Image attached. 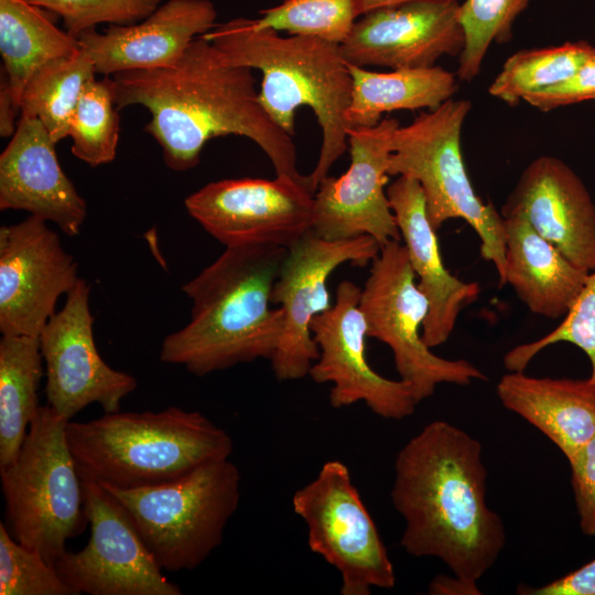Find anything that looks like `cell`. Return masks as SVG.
Here are the masks:
<instances>
[{
	"mask_svg": "<svg viewBox=\"0 0 595 595\" xmlns=\"http://www.w3.org/2000/svg\"><path fill=\"white\" fill-rule=\"evenodd\" d=\"M119 133L120 117L112 78L90 80L69 121L73 155L93 167L110 163L116 158Z\"/></svg>",
	"mask_w": 595,
	"mask_h": 595,
	"instance_id": "f546056e",
	"label": "cell"
},
{
	"mask_svg": "<svg viewBox=\"0 0 595 595\" xmlns=\"http://www.w3.org/2000/svg\"><path fill=\"white\" fill-rule=\"evenodd\" d=\"M387 195L418 286L429 302L422 338L434 348L450 338L461 311L478 298L480 288L477 282L458 279L444 267L423 191L414 178L399 175L387 187Z\"/></svg>",
	"mask_w": 595,
	"mask_h": 595,
	"instance_id": "7402d4cb",
	"label": "cell"
},
{
	"mask_svg": "<svg viewBox=\"0 0 595 595\" xmlns=\"http://www.w3.org/2000/svg\"><path fill=\"white\" fill-rule=\"evenodd\" d=\"M1 595H76L55 565L22 545L0 521Z\"/></svg>",
	"mask_w": 595,
	"mask_h": 595,
	"instance_id": "d6a6232c",
	"label": "cell"
},
{
	"mask_svg": "<svg viewBox=\"0 0 595 595\" xmlns=\"http://www.w3.org/2000/svg\"><path fill=\"white\" fill-rule=\"evenodd\" d=\"M472 104L448 99L398 127L392 139L389 175H405L421 186L429 220L437 231L445 221L465 220L480 239V255L506 284V231L494 204L476 194L463 161L461 136Z\"/></svg>",
	"mask_w": 595,
	"mask_h": 595,
	"instance_id": "52a82bcc",
	"label": "cell"
},
{
	"mask_svg": "<svg viewBox=\"0 0 595 595\" xmlns=\"http://www.w3.org/2000/svg\"><path fill=\"white\" fill-rule=\"evenodd\" d=\"M530 0H465L459 7V21L465 45L458 56L457 78L470 82L482 67L493 43L511 39L512 25Z\"/></svg>",
	"mask_w": 595,
	"mask_h": 595,
	"instance_id": "4dcf8cb0",
	"label": "cell"
},
{
	"mask_svg": "<svg viewBox=\"0 0 595 595\" xmlns=\"http://www.w3.org/2000/svg\"><path fill=\"white\" fill-rule=\"evenodd\" d=\"M496 391L506 409L543 433L566 459L595 435V385L589 379L537 378L509 371Z\"/></svg>",
	"mask_w": 595,
	"mask_h": 595,
	"instance_id": "603a6c76",
	"label": "cell"
},
{
	"mask_svg": "<svg viewBox=\"0 0 595 595\" xmlns=\"http://www.w3.org/2000/svg\"><path fill=\"white\" fill-rule=\"evenodd\" d=\"M184 204L226 248H289L313 225L314 193L306 183L282 175L210 182L188 195Z\"/></svg>",
	"mask_w": 595,
	"mask_h": 595,
	"instance_id": "4fadbf2b",
	"label": "cell"
},
{
	"mask_svg": "<svg viewBox=\"0 0 595 595\" xmlns=\"http://www.w3.org/2000/svg\"><path fill=\"white\" fill-rule=\"evenodd\" d=\"M67 422L50 405H41L18 456L0 467L7 529L52 564L88 523Z\"/></svg>",
	"mask_w": 595,
	"mask_h": 595,
	"instance_id": "8992f818",
	"label": "cell"
},
{
	"mask_svg": "<svg viewBox=\"0 0 595 595\" xmlns=\"http://www.w3.org/2000/svg\"><path fill=\"white\" fill-rule=\"evenodd\" d=\"M459 7L457 0H416L372 10L339 45L343 58L359 67L401 69L459 56L465 45Z\"/></svg>",
	"mask_w": 595,
	"mask_h": 595,
	"instance_id": "ac0fdd59",
	"label": "cell"
},
{
	"mask_svg": "<svg viewBox=\"0 0 595 595\" xmlns=\"http://www.w3.org/2000/svg\"><path fill=\"white\" fill-rule=\"evenodd\" d=\"M203 36L232 63L261 72L259 101L291 137L295 133L296 110L301 106L312 109L322 131L316 165L306 175L315 193L347 150L351 76L339 44L314 36H281L247 18L216 24Z\"/></svg>",
	"mask_w": 595,
	"mask_h": 595,
	"instance_id": "277c9868",
	"label": "cell"
},
{
	"mask_svg": "<svg viewBox=\"0 0 595 595\" xmlns=\"http://www.w3.org/2000/svg\"><path fill=\"white\" fill-rule=\"evenodd\" d=\"M66 437L82 479L133 489L177 479L228 459L230 435L198 411L113 412L68 421Z\"/></svg>",
	"mask_w": 595,
	"mask_h": 595,
	"instance_id": "5b68a950",
	"label": "cell"
},
{
	"mask_svg": "<svg viewBox=\"0 0 595 595\" xmlns=\"http://www.w3.org/2000/svg\"><path fill=\"white\" fill-rule=\"evenodd\" d=\"M416 1V0H355V8L358 18L363 14H366L372 10L396 6L404 2Z\"/></svg>",
	"mask_w": 595,
	"mask_h": 595,
	"instance_id": "60d3db41",
	"label": "cell"
},
{
	"mask_svg": "<svg viewBox=\"0 0 595 595\" xmlns=\"http://www.w3.org/2000/svg\"><path fill=\"white\" fill-rule=\"evenodd\" d=\"M292 506L306 524L311 551L339 572L342 595H369L374 587L396 585L388 551L342 461L325 462L294 493Z\"/></svg>",
	"mask_w": 595,
	"mask_h": 595,
	"instance_id": "30bf717a",
	"label": "cell"
},
{
	"mask_svg": "<svg viewBox=\"0 0 595 595\" xmlns=\"http://www.w3.org/2000/svg\"><path fill=\"white\" fill-rule=\"evenodd\" d=\"M561 342L571 343L587 355L592 368L588 379L595 385V271L589 273L563 322L545 336L510 349L504 357V366L509 371H524L541 350Z\"/></svg>",
	"mask_w": 595,
	"mask_h": 595,
	"instance_id": "836d02e7",
	"label": "cell"
},
{
	"mask_svg": "<svg viewBox=\"0 0 595 595\" xmlns=\"http://www.w3.org/2000/svg\"><path fill=\"white\" fill-rule=\"evenodd\" d=\"M399 121L385 118L374 127L348 131L350 164L338 176L327 175L314 193L312 231L325 240L370 236L380 245L401 241L386 185L392 139Z\"/></svg>",
	"mask_w": 595,
	"mask_h": 595,
	"instance_id": "2e32d148",
	"label": "cell"
},
{
	"mask_svg": "<svg viewBox=\"0 0 595 595\" xmlns=\"http://www.w3.org/2000/svg\"><path fill=\"white\" fill-rule=\"evenodd\" d=\"M347 65L351 76L346 113L349 129L374 127L386 112L434 109L451 99L457 89L454 74L435 65L385 73Z\"/></svg>",
	"mask_w": 595,
	"mask_h": 595,
	"instance_id": "d4e9b609",
	"label": "cell"
},
{
	"mask_svg": "<svg viewBox=\"0 0 595 595\" xmlns=\"http://www.w3.org/2000/svg\"><path fill=\"white\" fill-rule=\"evenodd\" d=\"M580 528L595 537V435L567 458Z\"/></svg>",
	"mask_w": 595,
	"mask_h": 595,
	"instance_id": "d590c367",
	"label": "cell"
},
{
	"mask_svg": "<svg viewBox=\"0 0 595 595\" xmlns=\"http://www.w3.org/2000/svg\"><path fill=\"white\" fill-rule=\"evenodd\" d=\"M415 280L404 245L389 240L371 262L359 306L368 337L391 349L399 379L410 386L420 403L441 383L467 386L474 380H487V377L465 359L435 355L424 343L422 327L429 302Z\"/></svg>",
	"mask_w": 595,
	"mask_h": 595,
	"instance_id": "9c48e42d",
	"label": "cell"
},
{
	"mask_svg": "<svg viewBox=\"0 0 595 595\" xmlns=\"http://www.w3.org/2000/svg\"><path fill=\"white\" fill-rule=\"evenodd\" d=\"M209 0H167L147 19L128 25L110 24L104 32H83L77 39L96 73L112 76L176 65L192 41L216 26Z\"/></svg>",
	"mask_w": 595,
	"mask_h": 595,
	"instance_id": "44dd1931",
	"label": "cell"
},
{
	"mask_svg": "<svg viewBox=\"0 0 595 595\" xmlns=\"http://www.w3.org/2000/svg\"><path fill=\"white\" fill-rule=\"evenodd\" d=\"M116 107L141 105L151 113L144 131L162 149L165 164L195 167L207 141L229 134L255 142L275 175L307 184L298 169L296 147L261 106L251 68L232 63L203 35L172 67L111 76Z\"/></svg>",
	"mask_w": 595,
	"mask_h": 595,
	"instance_id": "6da1fadb",
	"label": "cell"
},
{
	"mask_svg": "<svg viewBox=\"0 0 595 595\" xmlns=\"http://www.w3.org/2000/svg\"><path fill=\"white\" fill-rule=\"evenodd\" d=\"M21 112L14 100L9 77L1 66L0 73V136L2 138L12 137L15 132V119Z\"/></svg>",
	"mask_w": 595,
	"mask_h": 595,
	"instance_id": "f35d334b",
	"label": "cell"
},
{
	"mask_svg": "<svg viewBox=\"0 0 595 595\" xmlns=\"http://www.w3.org/2000/svg\"><path fill=\"white\" fill-rule=\"evenodd\" d=\"M429 593L434 595H479L477 583L464 581L453 574L436 575L429 585Z\"/></svg>",
	"mask_w": 595,
	"mask_h": 595,
	"instance_id": "ab89813d",
	"label": "cell"
},
{
	"mask_svg": "<svg viewBox=\"0 0 595 595\" xmlns=\"http://www.w3.org/2000/svg\"><path fill=\"white\" fill-rule=\"evenodd\" d=\"M482 444L447 421H432L394 459L391 501L404 520L400 539L415 558H436L468 582L490 570L506 544L501 518L486 500Z\"/></svg>",
	"mask_w": 595,
	"mask_h": 595,
	"instance_id": "7a4b0ae2",
	"label": "cell"
},
{
	"mask_svg": "<svg viewBox=\"0 0 595 595\" xmlns=\"http://www.w3.org/2000/svg\"><path fill=\"white\" fill-rule=\"evenodd\" d=\"M55 17L26 0H0L2 67L19 107L24 86L39 67L82 50L78 39L57 28Z\"/></svg>",
	"mask_w": 595,
	"mask_h": 595,
	"instance_id": "484cf974",
	"label": "cell"
},
{
	"mask_svg": "<svg viewBox=\"0 0 595 595\" xmlns=\"http://www.w3.org/2000/svg\"><path fill=\"white\" fill-rule=\"evenodd\" d=\"M56 144L40 119L20 115L0 155V209L29 212L75 237L87 205L62 170Z\"/></svg>",
	"mask_w": 595,
	"mask_h": 595,
	"instance_id": "ffe728a7",
	"label": "cell"
},
{
	"mask_svg": "<svg viewBox=\"0 0 595 595\" xmlns=\"http://www.w3.org/2000/svg\"><path fill=\"white\" fill-rule=\"evenodd\" d=\"M360 292L354 282L342 281L333 306L312 320L320 355L309 375L316 383L333 385L328 398L334 409L364 402L383 419L401 420L412 415L419 403L407 382L386 378L369 365Z\"/></svg>",
	"mask_w": 595,
	"mask_h": 595,
	"instance_id": "5bb4252c",
	"label": "cell"
},
{
	"mask_svg": "<svg viewBox=\"0 0 595 595\" xmlns=\"http://www.w3.org/2000/svg\"><path fill=\"white\" fill-rule=\"evenodd\" d=\"M357 19L355 0H285L261 11V17L255 20L259 28L340 45Z\"/></svg>",
	"mask_w": 595,
	"mask_h": 595,
	"instance_id": "1f68e13d",
	"label": "cell"
},
{
	"mask_svg": "<svg viewBox=\"0 0 595 595\" xmlns=\"http://www.w3.org/2000/svg\"><path fill=\"white\" fill-rule=\"evenodd\" d=\"M288 248H226L182 286L192 300L190 322L167 335L160 359L198 377L273 357L284 314L271 295Z\"/></svg>",
	"mask_w": 595,
	"mask_h": 595,
	"instance_id": "3957f363",
	"label": "cell"
},
{
	"mask_svg": "<svg viewBox=\"0 0 595 595\" xmlns=\"http://www.w3.org/2000/svg\"><path fill=\"white\" fill-rule=\"evenodd\" d=\"M593 54L595 47L583 40L518 51L506 60L488 93L507 105H517L570 78Z\"/></svg>",
	"mask_w": 595,
	"mask_h": 595,
	"instance_id": "f1b7e54d",
	"label": "cell"
},
{
	"mask_svg": "<svg viewBox=\"0 0 595 595\" xmlns=\"http://www.w3.org/2000/svg\"><path fill=\"white\" fill-rule=\"evenodd\" d=\"M523 595H595V559L580 569L539 587L521 586Z\"/></svg>",
	"mask_w": 595,
	"mask_h": 595,
	"instance_id": "74e56055",
	"label": "cell"
},
{
	"mask_svg": "<svg viewBox=\"0 0 595 595\" xmlns=\"http://www.w3.org/2000/svg\"><path fill=\"white\" fill-rule=\"evenodd\" d=\"M96 69L79 50L53 58L39 67L26 82L20 101L21 116L37 118L57 143L68 137L72 115Z\"/></svg>",
	"mask_w": 595,
	"mask_h": 595,
	"instance_id": "83f0119b",
	"label": "cell"
},
{
	"mask_svg": "<svg viewBox=\"0 0 595 595\" xmlns=\"http://www.w3.org/2000/svg\"><path fill=\"white\" fill-rule=\"evenodd\" d=\"M586 100H595V54L563 83L524 99L541 111Z\"/></svg>",
	"mask_w": 595,
	"mask_h": 595,
	"instance_id": "8d00e7d4",
	"label": "cell"
},
{
	"mask_svg": "<svg viewBox=\"0 0 595 595\" xmlns=\"http://www.w3.org/2000/svg\"><path fill=\"white\" fill-rule=\"evenodd\" d=\"M62 18L74 37L100 23L128 25L152 14L162 0H26Z\"/></svg>",
	"mask_w": 595,
	"mask_h": 595,
	"instance_id": "e575fe53",
	"label": "cell"
},
{
	"mask_svg": "<svg viewBox=\"0 0 595 595\" xmlns=\"http://www.w3.org/2000/svg\"><path fill=\"white\" fill-rule=\"evenodd\" d=\"M502 217L506 283L532 313L548 318L565 316L589 273L572 264L522 214Z\"/></svg>",
	"mask_w": 595,
	"mask_h": 595,
	"instance_id": "cb8c5ba5",
	"label": "cell"
},
{
	"mask_svg": "<svg viewBox=\"0 0 595 595\" xmlns=\"http://www.w3.org/2000/svg\"><path fill=\"white\" fill-rule=\"evenodd\" d=\"M82 483L90 536L84 549L66 551L54 563L66 584L76 595H182L122 504L100 484Z\"/></svg>",
	"mask_w": 595,
	"mask_h": 595,
	"instance_id": "8fae6325",
	"label": "cell"
},
{
	"mask_svg": "<svg viewBox=\"0 0 595 595\" xmlns=\"http://www.w3.org/2000/svg\"><path fill=\"white\" fill-rule=\"evenodd\" d=\"M516 213L576 268L595 271V204L564 161L541 155L523 170L501 216Z\"/></svg>",
	"mask_w": 595,
	"mask_h": 595,
	"instance_id": "d6986e66",
	"label": "cell"
},
{
	"mask_svg": "<svg viewBox=\"0 0 595 595\" xmlns=\"http://www.w3.org/2000/svg\"><path fill=\"white\" fill-rule=\"evenodd\" d=\"M379 251L380 245L370 236L325 240L312 229L288 248L271 295L284 314L283 332L270 360L279 381L304 378L318 358L311 323L333 306L326 285L329 275L344 263L365 267Z\"/></svg>",
	"mask_w": 595,
	"mask_h": 595,
	"instance_id": "7c38bea8",
	"label": "cell"
},
{
	"mask_svg": "<svg viewBox=\"0 0 595 595\" xmlns=\"http://www.w3.org/2000/svg\"><path fill=\"white\" fill-rule=\"evenodd\" d=\"M240 480L228 458L160 485L101 486L126 508L159 565L178 572L196 569L220 545L239 505Z\"/></svg>",
	"mask_w": 595,
	"mask_h": 595,
	"instance_id": "ba28073f",
	"label": "cell"
},
{
	"mask_svg": "<svg viewBox=\"0 0 595 595\" xmlns=\"http://www.w3.org/2000/svg\"><path fill=\"white\" fill-rule=\"evenodd\" d=\"M39 336L2 335L0 339V467L18 456L40 404L43 377Z\"/></svg>",
	"mask_w": 595,
	"mask_h": 595,
	"instance_id": "4316f807",
	"label": "cell"
},
{
	"mask_svg": "<svg viewBox=\"0 0 595 595\" xmlns=\"http://www.w3.org/2000/svg\"><path fill=\"white\" fill-rule=\"evenodd\" d=\"M89 293L90 286L79 278L39 335L47 405L68 421L91 403L105 413L118 412L122 399L138 386L133 376L111 368L99 355Z\"/></svg>",
	"mask_w": 595,
	"mask_h": 595,
	"instance_id": "9a60e30c",
	"label": "cell"
},
{
	"mask_svg": "<svg viewBox=\"0 0 595 595\" xmlns=\"http://www.w3.org/2000/svg\"><path fill=\"white\" fill-rule=\"evenodd\" d=\"M77 262L46 220L30 215L0 228V332L39 336L62 294L77 283Z\"/></svg>",
	"mask_w": 595,
	"mask_h": 595,
	"instance_id": "e0dca14e",
	"label": "cell"
}]
</instances>
